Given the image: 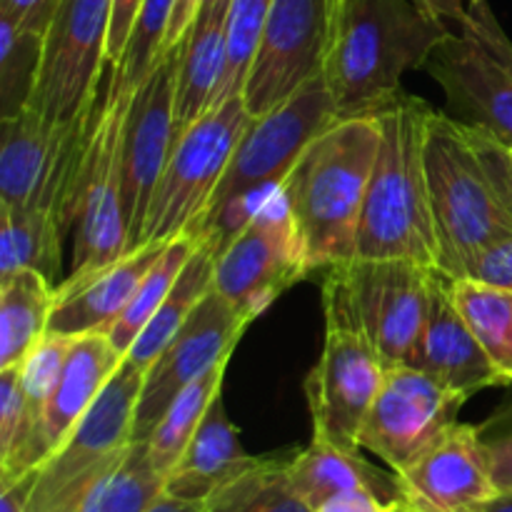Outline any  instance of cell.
<instances>
[{"mask_svg": "<svg viewBox=\"0 0 512 512\" xmlns=\"http://www.w3.org/2000/svg\"><path fill=\"white\" fill-rule=\"evenodd\" d=\"M453 33L415 0H348L340 5L325 60L340 118L368 115L403 93L410 70L425 68L433 50Z\"/></svg>", "mask_w": 512, "mask_h": 512, "instance_id": "cell-1", "label": "cell"}, {"mask_svg": "<svg viewBox=\"0 0 512 512\" xmlns=\"http://www.w3.org/2000/svg\"><path fill=\"white\" fill-rule=\"evenodd\" d=\"M378 148V115H345L303 150L285 178L310 273L358 258L365 195Z\"/></svg>", "mask_w": 512, "mask_h": 512, "instance_id": "cell-2", "label": "cell"}, {"mask_svg": "<svg viewBox=\"0 0 512 512\" xmlns=\"http://www.w3.org/2000/svg\"><path fill=\"white\" fill-rule=\"evenodd\" d=\"M430 108L428 100L400 93L375 110L380 148L365 195L358 258L413 260L440 270L425 178V123Z\"/></svg>", "mask_w": 512, "mask_h": 512, "instance_id": "cell-3", "label": "cell"}, {"mask_svg": "<svg viewBox=\"0 0 512 512\" xmlns=\"http://www.w3.org/2000/svg\"><path fill=\"white\" fill-rule=\"evenodd\" d=\"M338 118L328 83L320 75L250 120L193 238H213L218 245L230 238L265 195L285 183L303 150Z\"/></svg>", "mask_w": 512, "mask_h": 512, "instance_id": "cell-4", "label": "cell"}, {"mask_svg": "<svg viewBox=\"0 0 512 512\" xmlns=\"http://www.w3.org/2000/svg\"><path fill=\"white\" fill-rule=\"evenodd\" d=\"M425 178L440 270L463 278L480 250L510 238L512 220L490 188L463 120L435 108L425 123Z\"/></svg>", "mask_w": 512, "mask_h": 512, "instance_id": "cell-5", "label": "cell"}, {"mask_svg": "<svg viewBox=\"0 0 512 512\" xmlns=\"http://www.w3.org/2000/svg\"><path fill=\"white\" fill-rule=\"evenodd\" d=\"M145 373L123 360L68 438L33 473L25 512H75L135 443V408Z\"/></svg>", "mask_w": 512, "mask_h": 512, "instance_id": "cell-6", "label": "cell"}, {"mask_svg": "<svg viewBox=\"0 0 512 512\" xmlns=\"http://www.w3.org/2000/svg\"><path fill=\"white\" fill-rule=\"evenodd\" d=\"M103 98V93H100ZM100 98L68 123L35 108L0 120V210H48L73 228L80 173Z\"/></svg>", "mask_w": 512, "mask_h": 512, "instance_id": "cell-7", "label": "cell"}, {"mask_svg": "<svg viewBox=\"0 0 512 512\" xmlns=\"http://www.w3.org/2000/svg\"><path fill=\"white\" fill-rule=\"evenodd\" d=\"M440 270L413 260H365L325 270L323 295L338 300L383 363L413 365Z\"/></svg>", "mask_w": 512, "mask_h": 512, "instance_id": "cell-8", "label": "cell"}, {"mask_svg": "<svg viewBox=\"0 0 512 512\" xmlns=\"http://www.w3.org/2000/svg\"><path fill=\"white\" fill-rule=\"evenodd\" d=\"M253 120L243 95L223 100L175 138L150 198L138 248L193 235L218 190L238 140Z\"/></svg>", "mask_w": 512, "mask_h": 512, "instance_id": "cell-9", "label": "cell"}, {"mask_svg": "<svg viewBox=\"0 0 512 512\" xmlns=\"http://www.w3.org/2000/svg\"><path fill=\"white\" fill-rule=\"evenodd\" d=\"M310 273L285 183L215 250L213 288L253 323Z\"/></svg>", "mask_w": 512, "mask_h": 512, "instance_id": "cell-10", "label": "cell"}, {"mask_svg": "<svg viewBox=\"0 0 512 512\" xmlns=\"http://www.w3.org/2000/svg\"><path fill=\"white\" fill-rule=\"evenodd\" d=\"M325 343L305 380L313 435L345 450H360V428L383 385L388 365L343 305L323 295Z\"/></svg>", "mask_w": 512, "mask_h": 512, "instance_id": "cell-11", "label": "cell"}, {"mask_svg": "<svg viewBox=\"0 0 512 512\" xmlns=\"http://www.w3.org/2000/svg\"><path fill=\"white\" fill-rule=\"evenodd\" d=\"M130 95L105 83L85 153L73 215V270L100 268L130 250L123 208V130Z\"/></svg>", "mask_w": 512, "mask_h": 512, "instance_id": "cell-12", "label": "cell"}, {"mask_svg": "<svg viewBox=\"0 0 512 512\" xmlns=\"http://www.w3.org/2000/svg\"><path fill=\"white\" fill-rule=\"evenodd\" d=\"M335 20L338 0H273L243 88L253 118L323 75Z\"/></svg>", "mask_w": 512, "mask_h": 512, "instance_id": "cell-13", "label": "cell"}, {"mask_svg": "<svg viewBox=\"0 0 512 512\" xmlns=\"http://www.w3.org/2000/svg\"><path fill=\"white\" fill-rule=\"evenodd\" d=\"M113 0H60L45 35L43 68L30 108L55 123H68L100 98L108 65Z\"/></svg>", "mask_w": 512, "mask_h": 512, "instance_id": "cell-14", "label": "cell"}, {"mask_svg": "<svg viewBox=\"0 0 512 512\" xmlns=\"http://www.w3.org/2000/svg\"><path fill=\"white\" fill-rule=\"evenodd\" d=\"M465 403V395L453 393L425 370L393 365L360 428V450L400 473L458 423Z\"/></svg>", "mask_w": 512, "mask_h": 512, "instance_id": "cell-15", "label": "cell"}, {"mask_svg": "<svg viewBox=\"0 0 512 512\" xmlns=\"http://www.w3.org/2000/svg\"><path fill=\"white\" fill-rule=\"evenodd\" d=\"M248 325L250 320L238 313L218 290L213 288L205 295L188 323L165 345L160 358L145 373L138 408H135V443L150 438L170 403L193 380L235 353Z\"/></svg>", "mask_w": 512, "mask_h": 512, "instance_id": "cell-16", "label": "cell"}, {"mask_svg": "<svg viewBox=\"0 0 512 512\" xmlns=\"http://www.w3.org/2000/svg\"><path fill=\"white\" fill-rule=\"evenodd\" d=\"M180 48L168 50L133 90L123 130V208L130 250L138 248L150 198L175 145V83Z\"/></svg>", "mask_w": 512, "mask_h": 512, "instance_id": "cell-17", "label": "cell"}, {"mask_svg": "<svg viewBox=\"0 0 512 512\" xmlns=\"http://www.w3.org/2000/svg\"><path fill=\"white\" fill-rule=\"evenodd\" d=\"M398 475L400 503L420 512H475L498 488L475 425L455 423Z\"/></svg>", "mask_w": 512, "mask_h": 512, "instance_id": "cell-18", "label": "cell"}, {"mask_svg": "<svg viewBox=\"0 0 512 512\" xmlns=\"http://www.w3.org/2000/svg\"><path fill=\"white\" fill-rule=\"evenodd\" d=\"M425 73L443 88L450 110L512 145V68L478 38L453 30L425 63Z\"/></svg>", "mask_w": 512, "mask_h": 512, "instance_id": "cell-19", "label": "cell"}, {"mask_svg": "<svg viewBox=\"0 0 512 512\" xmlns=\"http://www.w3.org/2000/svg\"><path fill=\"white\" fill-rule=\"evenodd\" d=\"M165 243H145L100 268L70 273L55 285L48 330L63 335L108 333L123 315L135 290L163 253Z\"/></svg>", "mask_w": 512, "mask_h": 512, "instance_id": "cell-20", "label": "cell"}, {"mask_svg": "<svg viewBox=\"0 0 512 512\" xmlns=\"http://www.w3.org/2000/svg\"><path fill=\"white\" fill-rule=\"evenodd\" d=\"M413 365L468 400L480 390L508 385L460 313L445 273H438L433 283L430 315L420 335Z\"/></svg>", "mask_w": 512, "mask_h": 512, "instance_id": "cell-21", "label": "cell"}, {"mask_svg": "<svg viewBox=\"0 0 512 512\" xmlns=\"http://www.w3.org/2000/svg\"><path fill=\"white\" fill-rule=\"evenodd\" d=\"M125 355L115 348L108 333L78 335L68 355L63 375L53 390L38 430V460H43L68 438L78 420L93 408L98 395L123 365ZM38 465V468H40Z\"/></svg>", "mask_w": 512, "mask_h": 512, "instance_id": "cell-22", "label": "cell"}, {"mask_svg": "<svg viewBox=\"0 0 512 512\" xmlns=\"http://www.w3.org/2000/svg\"><path fill=\"white\" fill-rule=\"evenodd\" d=\"M258 460L260 455H250L240 443L238 428L230 423L220 395L210 405L178 463L165 475V493L180 500L205 503L215 490L243 475Z\"/></svg>", "mask_w": 512, "mask_h": 512, "instance_id": "cell-23", "label": "cell"}, {"mask_svg": "<svg viewBox=\"0 0 512 512\" xmlns=\"http://www.w3.org/2000/svg\"><path fill=\"white\" fill-rule=\"evenodd\" d=\"M290 483L313 510L325 500L353 490L378 495L385 503H400L398 475L393 470L385 473L368 463L360 450L338 448L315 435L303 450H295L290 458Z\"/></svg>", "mask_w": 512, "mask_h": 512, "instance_id": "cell-24", "label": "cell"}, {"mask_svg": "<svg viewBox=\"0 0 512 512\" xmlns=\"http://www.w3.org/2000/svg\"><path fill=\"white\" fill-rule=\"evenodd\" d=\"M228 13H203L180 45L178 83H175V138L208 113L218 98L225 75V35Z\"/></svg>", "mask_w": 512, "mask_h": 512, "instance_id": "cell-25", "label": "cell"}, {"mask_svg": "<svg viewBox=\"0 0 512 512\" xmlns=\"http://www.w3.org/2000/svg\"><path fill=\"white\" fill-rule=\"evenodd\" d=\"M215 250H218V240L198 238V248L193 250L190 260L185 263L183 273L178 275L175 285L170 288L168 298L163 300L158 313L150 318L143 333L135 338V343L125 353V358L138 365L143 373H148V368L160 358L165 345L178 335V330L188 323L193 310L213 290Z\"/></svg>", "mask_w": 512, "mask_h": 512, "instance_id": "cell-26", "label": "cell"}, {"mask_svg": "<svg viewBox=\"0 0 512 512\" xmlns=\"http://www.w3.org/2000/svg\"><path fill=\"white\" fill-rule=\"evenodd\" d=\"M55 283L35 270H23L0 283V370L18 368L48 333Z\"/></svg>", "mask_w": 512, "mask_h": 512, "instance_id": "cell-27", "label": "cell"}, {"mask_svg": "<svg viewBox=\"0 0 512 512\" xmlns=\"http://www.w3.org/2000/svg\"><path fill=\"white\" fill-rule=\"evenodd\" d=\"M63 220L48 210H0V283L23 270H35L50 283L63 268Z\"/></svg>", "mask_w": 512, "mask_h": 512, "instance_id": "cell-28", "label": "cell"}, {"mask_svg": "<svg viewBox=\"0 0 512 512\" xmlns=\"http://www.w3.org/2000/svg\"><path fill=\"white\" fill-rule=\"evenodd\" d=\"M293 453L260 455L253 468L215 490L203 512H313L290 483Z\"/></svg>", "mask_w": 512, "mask_h": 512, "instance_id": "cell-29", "label": "cell"}, {"mask_svg": "<svg viewBox=\"0 0 512 512\" xmlns=\"http://www.w3.org/2000/svg\"><path fill=\"white\" fill-rule=\"evenodd\" d=\"M230 358H233V355H230ZM230 358H223L218 365H213L208 373L200 375L198 380H193V383L170 403V408L165 410V415L153 428L150 438L145 440V443H148L150 460H153L155 470H158L160 475H168L170 470H173V465L178 463L183 450L188 448L195 430L200 428L203 418L208 415L210 405L223 395L225 370H228Z\"/></svg>", "mask_w": 512, "mask_h": 512, "instance_id": "cell-30", "label": "cell"}, {"mask_svg": "<svg viewBox=\"0 0 512 512\" xmlns=\"http://www.w3.org/2000/svg\"><path fill=\"white\" fill-rule=\"evenodd\" d=\"M450 290L475 338L512 385V293L473 278H450Z\"/></svg>", "mask_w": 512, "mask_h": 512, "instance_id": "cell-31", "label": "cell"}, {"mask_svg": "<svg viewBox=\"0 0 512 512\" xmlns=\"http://www.w3.org/2000/svg\"><path fill=\"white\" fill-rule=\"evenodd\" d=\"M195 248H198V238H193V235H180V238H173L165 243L163 253L155 260L153 268L148 270L143 283L138 285L128 308L123 310V315H120V318L115 320L113 328L108 330L110 340H113L115 348H118L120 353H128L130 345L135 343V338L143 333V328L150 323V318L158 313V308L163 305V300L168 298L170 288L175 285L178 275L183 273L185 263H188Z\"/></svg>", "mask_w": 512, "mask_h": 512, "instance_id": "cell-32", "label": "cell"}, {"mask_svg": "<svg viewBox=\"0 0 512 512\" xmlns=\"http://www.w3.org/2000/svg\"><path fill=\"white\" fill-rule=\"evenodd\" d=\"M163 493L165 475L155 470L148 443L138 440L75 512H145Z\"/></svg>", "mask_w": 512, "mask_h": 512, "instance_id": "cell-33", "label": "cell"}, {"mask_svg": "<svg viewBox=\"0 0 512 512\" xmlns=\"http://www.w3.org/2000/svg\"><path fill=\"white\" fill-rule=\"evenodd\" d=\"M43 50V35L18 28L0 15V120L30 108L43 68Z\"/></svg>", "mask_w": 512, "mask_h": 512, "instance_id": "cell-34", "label": "cell"}, {"mask_svg": "<svg viewBox=\"0 0 512 512\" xmlns=\"http://www.w3.org/2000/svg\"><path fill=\"white\" fill-rule=\"evenodd\" d=\"M175 0H143L138 15L130 28L128 43L118 63L110 68V88L123 95H133L150 73L158 58L163 55L165 33H168L170 15H173Z\"/></svg>", "mask_w": 512, "mask_h": 512, "instance_id": "cell-35", "label": "cell"}, {"mask_svg": "<svg viewBox=\"0 0 512 512\" xmlns=\"http://www.w3.org/2000/svg\"><path fill=\"white\" fill-rule=\"evenodd\" d=\"M75 335H63V333H48L35 343V348L30 350L28 358L20 365V390H23L25 405H28L30 423H33V465L38 470V430L40 420H43L45 408H48L50 398H53V390L58 385L60 375H63L65 363H68V355L73 350Z\"/></svg>", "mask_w": 512, "mask_h": 512, "instance_id": "cell-36", "label": "cell"}, {"mask_svg": "<svg viewBox=\"0 0 512 512\" xmlns=\"http://www.w3.org/2000/svg\"><path fill=\"white\" fill-rule=\"evenodd\" d=\"M270 5H273V0H230L228 20H225V35H228L225 75L215 105L235 98V95H243L250 63L255 58V50H258L260 33H263Z\"/></svg>", "mask_w": 512, "mask_h": 512, "instance_id": "cell-37", "label": "cell"}, {"mask_svg": "<svg viewBox=\"0 0 512 512\" xmlns=\"http://www.w3.org/2000/svg\"><path fill=\"white\" fill-rule=\"evenodd\" d=\"M460 120V118H458ZM465 135H468L470 145L478 153L480 165H483L485 175L490 180V188H493L495 198L500 200V205L505 208V213L512 220V155L510 145H505L498 135H493L490 130L480 128V125L465 123L463 120Z\"/></svg>", "mask_w": 512, "mask_h": 512, "instance_id": "cell-38", "label": "cell"}, {"mask_svg": "<svg viewBox=\"0 0 512 512\" xmlns=\"http://www.w3.org/2000/svg\"><path fill=\"white\" fill-rule=\"evenodd\" d=\"M463 278L480 280V283H488L493 288H503L512 293V235L480 250L470 260Z\"/></svg>", "mask_w": 512, "mask_h": 512, "instance_id": "cell-39", "label": "cell"}, {"mask_svg": "<svg viewBox=\"0 0 512 512\" xmlns=\"http://www.w3.org/2000/svg\"><path fill=\"white\" fill-rule=\"evenodd\" d=\"M460 30H463V33H470L473 38H478L495 58H500L505 65L512 68V40L503 30V25L498 23L493 10H490L488 0L480 5H470L468 20H465Z\"/></svg>", "mask_w": 512, "mask_h": 512, "instance_id": "cell-40", "label": "cell"}, {"mask_svg": "<svg viewBox=\"0 0 512 512\" xmlns=\"http://www.w3.org/2000/svg\"><path fill=\"white\" fill-rule=\"evenodd\" d=\"M58 8L60 0H0V15L13 20L18 28L38 33L43 38L48 35Z\"/></svg>", "mask_w": 512, "mask_h": 512, "instance_id": "cell-41", "label": "cell"}, {"mask_svg": "<svg viewBox=\"0 0 512 512\" xmlns=\"http://www.w3.org/2000/svg\"><path fill=\"white\" fill-rule=\"evenodd\" d=\"M143 0H113V18H110V38H108V65L113 68L123 55L128 43L130 28L138 15Z\"/></svg>", "mask_w": 512, "mask_h": 512, "instance_id": "cell-42", "label": "cell"}, {"mask_svg": "<svg viewBox=\"0 0 512 512\" xmlns=\"http://www.w3.org/2000/svg\"><path fill=\"white\" fill-rule=\"evenodd\" d=\"M485 453L498 493H512V430L485 440Z\"/></svg>", "mask_w": 512, "mask_h": 512, "instance_id": "cell-43", "label": "cell"}, {"mask_svg": "<svg viewBox=\"0 0 512 512\" xmlns=\"http://www.w3.org/2000/svg\"><path fill=\"white\" fill-rule=\"evenodd\" d=\"M203 5H205V0H175L173 15H170L168 33H165L163 53H168V50H175L183 45V40L188 38L190 28H193L195 20H198Z\"/></svg>", "mask_w": 512, "mask_h": 512, "instance_id": "cell-44", "label": "cell"}, {"mask_svg": "<svg viewBox=\"0 0 512 512\" xmlns=\"http://www.w3.org/2000/svg\"><path fill=\"white\" fill-rule=\"evenodd\" d=\"M395 503H385L378 495L353 490V493H340L335 498L325 500L313 512H393Z\"/></svg>", "mask_w": 512, "mask_h": 512, "instance_id": "cell-45", "label": "cell"}, {"mask_svg": "<svg viewBox=\"0 0 512 512\" xmlns=\"http://www.w3.org/2000/svg\"><path fill=\"white\" fill-rule=\"evenodd\" d=\"M425 13H430L433 18L443 20L450 28L458 25V30L463 28V23L468 20V0H415Z\"/></svg>", "mask_w": 512, "mask_h": 512, "instance_id": "cell-46", "label": "cell"}, {"mask_svg": "<svg viewBox=\"0 0 512 512\" xmlns=\"http://www.w3.org/2000/svg\"><path fill=\"white\" fill-rule=\"evenodd\" d=\"M30 483H33V473L15 480V483L0 485V512H25Z\"/></svg>", "mask_w": 512, "mask_h": 512, "instance_id": "cell-47", "label": "cell"}, {"mask_svg": "<svg viewBox=\"0 0 512 512\" xmlns=\"http://www.w3.org/2000/svg\"><path fill=\"white\" fill-rule=\"evenodd\" d=\"M145 512H203V503L180 500V498H173V495L163 493Z\"/></svg>", "mask_w": 512, "mask_h": 512, "instance_id": "cell-48", "label": "cell"}, {"mask_svg": "<svg viewBox=\"0 0 512 512\" xmlns=\"http://www.w3.org/2000/svg\"><path fill=\"white\" fill-rule=\"evenodd\" d=\"M475 512H512V493H498Z\"/></svg>", "mask_w": 512, "mask_h": 512, "instance_id": "cell-49", "label": "cell"}, {"mask_svg": "<svg viewBox=\"0 0 512 512\" xmlns=\"http://www.w3.org/2000/svg\"><path fill=\"white\" fill-rule=\"evenodd\" d=\"M230 8V0H205L203 10H208V13H228ZM200 10V13H203Z\"/></svg>", "mask_w": 512, "mask_h": 512, "instance_id": "cell-50", "label": "cell"}, {"mask_svg": "<svg viewBox=\"0 0 512 512\" xmlns=\"http://www.w3.org/2000/svg\"><path fill=\"white\" fill-rule=\"evenodd\" d=\"M393 512H420V510L410 508V505H405V503H395V508H393Z\"/></svg>", "mask_w": 512, "mask_h": 512, "instance_id": "cell-51", "label": "cell"}, {"mask_svg": "<svg viewBox=\"0 0 512 512\" xmlns=\"http://www.w3.org/2000/svg\"><path fill=\"white\" fill-rule=\"evenodd\" d=\"M480 3H485V0H468V8L470 5H480Z\"/></svg>", "mask_w": 512, "mask_h": 512, "instance_id": "cell-52", "label": "cell"}, {"mask_svg": "<svg viewBox=\"0 0 512 512\" xmlns=\"http://www.w3.org/2000/svg\"><path fill=\"white\" fill-rule=\"evenodd\" d=\"M345 3H348V0H338V10H340V5H345Z\"/></svg>", "mask_w": 512, "mask_h": 512, "instance_id": "cell-53", "label": "cell"}, {"mask_svg": "<svg viewBox=\"0 0 512 512\" xmlns=\"http://www.w3.org/2000/svg\"><path fill=\"white\" fill-rule=\"evenodd\" d=\"M510 155H512V145H510Z\"/></svg>", "mask_w": 512, "mask_h": 512, "instance_id": "cell-54", "label": "cell"}]
</instances>
